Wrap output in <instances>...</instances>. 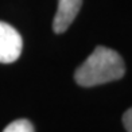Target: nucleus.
I'll use <instances>...</instances> for the list:
<instances>
[{
  "mask_svg": "<svg viewBox=\"0 0 132 132\" xmlns=\"http://www.w3.org/2000/svg\"><path fill=\"white\" fill-rule=\"evenodd\" d=\"M123 124L127 132H132V106L123 115Z\"/></svg>",
  "mask_w": 132,
  "mask_h": 132,
  "instance_id": "39448f33",
  "label": "nucleus"
},
{
  "mask_svg": "<svg viewBox=\"0 0 132 132\" xmlns=\"http://www.w3.org/2000/svg\"><path fill=\"white\" fill-rule=\"evenodd\" d=\"M82 5V0H58L57 14L53 20V30L57 34H62L78 15Z\"/></svg>",
  "mask_w": 132,
  "mask_h": 132,
  "instance_id": "7ed1b4c3",
  "label": "nucleus"
},
{
  "mask_svg": "<svg viewBox=\"0 0 132 132\" xmlns=\"http://www.w3.org/2000/svg\"><path fill=\"white\" fill-rule=\"evenodd\" d=\"M3 132H35L32 124L26 119H18L4 128Z\"/></svg>",
  "mask_w": 132,
  "mask_h": 132,
  "instance_id": "20e7f679",
  "label": "nucleus"
},
{
  "mask_svg": "<svg viewBox=\"0 0 132 132\" xmlns=\"http://www.w3.org/2000/svg\"><path fill=\"white\" fill-rule=\"evenodd\" d=\"M125 73V63L121 55L109 49L98 46L74 73L76 82L81 86H97L117 81Z\"/></svg>",
  "mask_w": 132,
  "mask_h": 132,
  "instance_id": "f257e3e1",
  "label": "nucleus"
},
{
  "mask_svg": "<svg viewBox=\"0 0 132 132\" xmlns=\"http://www.w3.org/2000/svg\"><path fill=\"white\" fill-rule=\"evenodd\" d=\"M20 34L5 22L0 20V63H12L22 54Z\"/></svg>",
  "mask_w": 132,
  "mask_h": 132,
  "instance_id": "f03ea898",
  "label": "nucleus"
}]
</instances>
